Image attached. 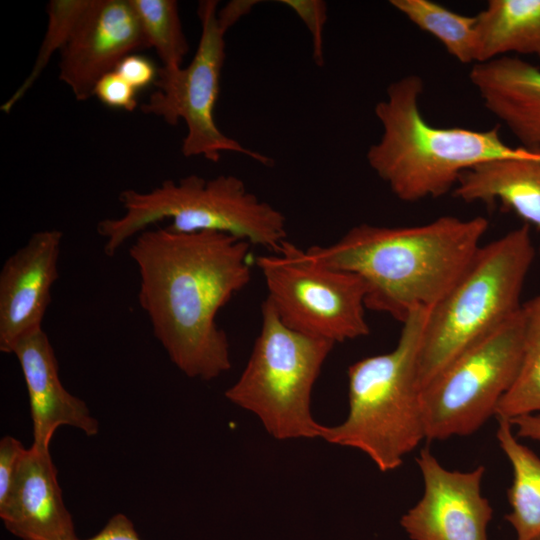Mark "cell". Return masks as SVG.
<instances>
[{
  "label": "cell",
  "mask_w": 540,
  "mask_h": 540,
  "mask_svg": "<svg viewBox=\"0 0 540 540\" xmlns=\"http://www.w3.org/2000/svg\"><path fill=\"white\" fill-rule=\"evenodd\" d=\"M251 244L216 231L146 229L129 248L139 273L138 303L171 362L212 380L231 366L218 312L251 279Z\"/></svg>",
  "instance_id": "cell-1"
},
{
  "label": "cell",
  "mask_w": 540,
  "mask_h": 540,
  "mask_svg": "<svg viewBox=\"0 0 540 540\" xmlns=\"http://www.w3.org/2000/svg\"><path fill=\"white\" fill-rule=\"evenodd\" d=\"M488 227L482 216H442L405 227L363 223L334 243L306 252L324 266L358 275L366 287V308L403 323L443 298L472 261Z\"/></svg>",
  "instance_id": "cell-2"
},
{
  "label": "cell",
  "mask_w": 540,
  "mask_h": 540,
  "mask_svg": "<svg viewBox=\"0 0 540 540\" xmlns=\"http://www.w3.org/2000/svg\"><path fill=\"white\" fill-rule=\"evenodd\" d=\"M424 83L407 75L389 84L375 106L382 127L380 139L366 158L371 169L400 200L415 202L453 191L462 173L486 160L521 154L488 130L435 127L420 111Z\"/></svg>",
  "instance_id": "cell-3"
},
{
  "label": "cell",
  "mask_w": 540,
  "mask_h": 540,
  "mask_svg": "<svg viewBox=\"0 0 540 540\" xmlns=\"http://www.w3.org/2000/svg\"><path fill=\"white\" fill-rule=\"evenodd\" d=\"M429 310L413 312L388 353L362 358L348 367V414L335 426H322L325 441L362 451L381 472L400 467L426 439L418 353Z\"/></svg>",
  "instance_id": "cell-4"
},
{
  "label": "cell",
  "mask_w": 540,
  "mask_h": 540,
  "mask_svg": "<svg viewBox=\"0 0 540 540\" xmlns=\"http://www.w3.org/2000/svg\"><path fill=\"white\" fill-rule=\"evenodd\" d=\"M122 216L98 222L105 255L112 257L131 238L162 220L177 233L216 231L278 251L287 241L284 214L250 192L242 179L219 175L206 179L190 174L167 179L147 192L125 189L119 194Z\"/></svg>",
  "instance_id": "cell-5"
},
{
  "label": "cell",
  "mask_w": 540,
  "mask_h": 540,
  "mask_svg": "<svg viewBox=\"0 0 540 540\" xmlns=\"http://www.w3.org/2000/svg\"><path fill=\"white\" fill-rule=\"evenodd\" d=\"M534 257L528 224L480 246L456 283L428 311L417 362L421 390L460 353L520 311Z\"/></svg>",
  "instance_id": "cell-6"
},
{
  "label": "cell",
  "mask_w": 540,
  "mask_h": 540,
  "mask_svg": "<svg viewBox=\"0 0 540 540\" xmlns=\"http://www.w3.org/2000/svg\"><path fill=\"white\" fill-rule=\"evenodd\" d=\"M261 317L247 364L225 397L254 413L275 439L320 437L323 425L313 418L311 395L335 344L286 326L267 298Z\"/></svg>",
  "instance_id": "cell-7"
},
{
  "label": "cell",
  "mask_w": 540,
  "mask_h": 540,
  "mask_svg": "<svg viewBox=\"0 0 540 540\" xmlns=\"http://www.w3.org/2000/svg\"><path fill=\"white\" fill-rule=\"evenodd\" d=\"M524 325L521 307L460 353L421 390L426 440L471 435L495 416L520 367Z\"/></svg>",
  "instance_id": "cell-8"
},
{
  "label": "cell",
  "mask_w": 540,
  "mask_h": 540,
  "mask_svg": "<svg viewBox=\"0 0 540 540\" xmlns=\"http://www.w3.org/2000/svg\"><path fill=\"white\" fill-rule=\"evenodd\" d=\"M256 265L267 299L289 328L334 344L369 334L366 287L358 275L324 266L288 241L258 256Z\"/></svg>",
  "instance_id": "cell-9"
},
{
  "label": "cell",
  "mask_w": 540,
  "mask_h": 540,
  "mask_svg": "<svg viewBox=\"0 0 540 540\" xmlns=\"http://www.w3.org/2000/svg\"><path fill=\"white\" fill-rule=\"evenodd\" d=\"M218 5L216 0L198 3L201 33L190 63L179 68L160 67L155 91L141 105V110L172 126L180 120L184 122L186 135L181 145L184 157H203L216 163L222 153L232 152L270 166L273 163L270 157L227 136L215 121L228 31L219 22Z\"/></svg>",
  "instance_id": "cell-10"
},
{
  "label": "cell",
  "mask_w": 540,
  "mask_h": 540,
  "mask_svg": "<svg viewBox=\"0 0 540 540\" xmlns=\"http://www.w3.org/2000/svg\"><path fill=\"white\" fill-rule=\"evenodd\" d=\"M416 462L423 479V494L400 519L409 538L488 540L493 509L481 490L485 467L448 470L427 447L420 450Z\"/></svg>",
  "instance_id": "cell-11"
},
{
  "label": "cell",
  "mask_w": 540,
  "mask_h": 540,
  "mask_svg": "<svg viewBox=\"0 0 540 540\" xmlns=\"http://www.w3.org/2000/svg\"><path fill=\"white\" fill-rule=\"evenodd\" d=\"M145 48L148 45L129 0H93L60 52L59 79L76 100L86 101L103 76Z\"/></svg>",
  "instance_id": "cell-12"
},
{
  "label": "cell",
  "mask_w": 540,
  "mask_h": 540,
  "mask_svg": "<svg viewBox=\"0 0 540 540\" xmlns=\"http://www.w3.org/2000/svg\"><path fill=\"white\" fill-rule=\"evenodd\" d=\"M63 233H34L11 254L0 271V351L11 354L23 338L43 330L51 289L59 278Z\"/></svg>",
  "instance_id": "cell-13"
},
{
  "label": "cell",
  "mask_w": 540,
  "mask_h": 540,
  "mask_svg": "<svg viewBox=\"0 0 540 540\" xmlns=\"http://www.w3.org/2000/svg\"><path fill=\"white\" fill-rule=\"evenodd\" d=\"M5 527L22 540H78L50 451L32 445L0 501Z\"/></svg>",
  "instance_id": "cell-14"
},
{
  "label": "cell",
  "mask_w": 540,
  "mask_h": 540,
  "mask_svg": "<svg viewBox=\"0 0 540 540\" xmlns=\"http://www.w3.org/2000/svg\"><path fill=\"white\" fill-rule=\"evenodd\" d=\"M11 354L19 362L28 392L32 445L49 450L55 431L64 425L78 428L88 436L98 433L99 423L86 403L62 385L57 359L44 330L21 339Z\"/></svg>",
  "instance_id": "cell-15"
},
{
  "label": "cell",
  "mask_w": 540,
  "mask_h": 540,
  "mask_svg": "<svg viewBox=\"0 0 540 540\" xmlns=\"http://www.w3.org/2000/svg\"><path fill=\"white\" fill-rule=\"evenodd\" d=\"M469 79L520 147L540 155V68L508 55L474 64Z\"/></svg>",
  "instance_id": "cell-16"
},
{
  "label": "cell",
  "mask_w": 540,
  "mask_h": 540,
  "mask_svg": "<svg viewBox=\"0 0 540 540\" xmlns=\"http://www.w3.org/2000/svg\"><path fill=\"white\" fill-rule=\"evenodd\" d=\"M453 194L468 203L498 201L540 231V155L524 149L478 163L462 173Z\"/></svg>",
  "instance_id": "cell-17"
},
{
  "label": "cell",
  "mask_w": 540,
  "mask_h": 540,
  "mask_svg": "<svg viewBox=\"0 0 540 540\" xmlns=\"http://www.w3.org/2000/svg\"><path fill=\"white\" fill-rule=\"evenodd\" d=\"M475 20L476 64L509 53L540 59V0H489Z\"/></svg>",
  "instance_id": "cell-18"
},
{
  "label": "cell",
  "mask_w": 540,
  "mask_h": 540,
  "mask_svg": "<svg viewBox=\"0 0 540 540\" xmlns=\"http://www.w3.org/2000/svg\"><path fill=\"white\" fill-rule=\"evenodd\" d=\"M496 438L513 472L508 489L511 510L505 519L517 540H532L540 535V458L517 440L506 419H498Z\"/></svg>",
  "instance_id": "cell-19"
},
{
  "label": "cell",
  "mask_w": 540,
  "mask_h": 540,
  "mask_svg": "<svg viewBox=\"0 0 540 540\" xmlns=\"http://www.w3.org/2000/svg\"><path fill=\"white\" fill-rule=\"evenodd\" d=\"M412 24L435 37L463 64H476L475 16H465L431 0H391Z\"/></svg>",
  "instance_id": "cell-20"
},
{
  "label": "cell",
  "mask_w": 540,
  "mask_h": 540,
  "mask_svg": "<svg viewBox=\"0 0 540 540\" xmlns=\"http://www.w3.org/2000/svg\"><path fill=\"white\" fill-rule=\"evenodd\" d=\"M522 307L525 325L520 367L495 411L497 419L508 421L540 412V292Z\"/></svg>",
  "instance_id": "cell-21"
},
{
  "label": "cell",
  "mask_w": 540,
  "mask_h": 540,
  "mask_svg": "<svg viewBox=\"0 0 540 540\" xmlns=\"http://www.w3.org/2000/svg\"><path fill=\"white\" fill-rule=\"evenodd\" d=\"M148 47L154 48L162 67L179 68L189 51L178 3L174 0H129Z\"/></svg>",
  "instance_id": "cell-22"
},
{
  "label": "cell",
  "mask_w": 540,
  "mask_h": 540,
  "mask_svg": "<svg viewBox=\"0 0 540 540\" xmlns=\"http://www.w3.org/2000/svg\"><path fill=\"white\" fill-rule=\"evenodd\" d=\"M93 0H52L48 4V23L34 65L13 95L0 107L5 113L24 97L46 68L52 55L65 47Z\"/></svg>",
  "instance_id": "cell-23"
},
{
  "label": "cell",
  "mask_w": 540,
  "mask_h": 540,
  "mask_svg": "<svg viewBox=\"0 0 540 540\" xmlns=\"http://www.w3.org/2000/svg\"><path fill=\"white\" fill-rule=\"evenodd\" d=\"M302 20L311 34L312 57L319 67L324 65V27L327 21V4L321 0H282Z\"/></svg>",
  "instance_id": "cell-24"
},
{
  "label": "cell",
  "mask_w": 540,
  "mask_h": 540,
  "mask_svg": "<svg viewBox=\"0 0 540 540\" xmlns=\"http://www.w3.org/2000/svg\"><path fill=\"white\" fill-rule=\"evenodd\" d=\"M136 91L114 70L99 80L94 95L106 106L132 112L138 105Z\"/></svg>",
  "instance_id": "cell-25"
},
{
  "label": "cell",
  "mask_w": 540,
  "mask_h": 540,
  "mask_svg": "<svg viewBox=\"0 0 540 540\" xmlns=\"http://www.w3.org/2000/svg\"><path fill=\"white\" fill-rule=\"evenodd\" d=\"M26 450L23 444L12 436H5L0 440V501L8 494Z\"/></svg>",
  "instance_id": "cell-26"
},
{
  "label": "cell",
  "mask_w": 540,
  "mask_h": 540,
  "mask_svg": "<svg viewBox=\"0 0 540 540\" xmlns=\"http://www.w3.org/2000/svg\"><path fill=\"white\" fill-rule=\"evenodd\" d=\"M115 71L138 90L155 82L158 69H155L149 59L131 54L119 63Z\"/></svg>",
  "instance_id": "cell-27"
},
{
  "label": "cell",
  "mask_w": 540,
  "mask_h": 540,
  "mask_svg": "<svg viewBox=\"0 0 540 540\" xmlns=\"http://www.w3.org/2000/svg\"><path fill=\"white\" fill-rule=\"evenodd\" d=\"M80 540V539H78ZM86 540H141L133 523L124 515H114L95 536Z\"/></svg>",
  "instance_id": "cell-28"
},
{
  "label": "cell",
  "mask_w": 540,
  "mask_h": 540,
  "mask_svg": "<svg viewBox=\"0 0 540 540\" xmlns=\"http://www.w3.org/2000/svg\"><path fill=\"white\" fill-rule=\"evenodd\" d=\"M256 1H231L218 10V19L227 30L247 14Z\"/></svg>",
  "instance_id": "cell-29"
},
{
  "label": "cell",
  "mask_w": 540,
  "mask_h": 540,
  "mask_svg": "<svg viewBox=\"0 0 540 540\" xmlns=\"http://www.w3.org/2000/svg\"><path fill=\"white\" fill-rule=\"evenodd\" d=\"M516 436L540 441V415L529 414L509 420Z\"/></svg>",
  "instance_id": "cell-30"
},
{
  "label": "cell",
  "mask_w": 540,
  "mask_h": 540,
  "mask_svg": "<svg viewBox=\"0 0 540 540\" xmlns=\"http://www.w3.org/2000/svg\"><path fill=\"white\" fill-rule=\"evenodd\" d=\"M532 540H540V535L536 536V537L533 538Z\"/></svg>",
  "instance_id": "cell-31"
}]
</instances>
